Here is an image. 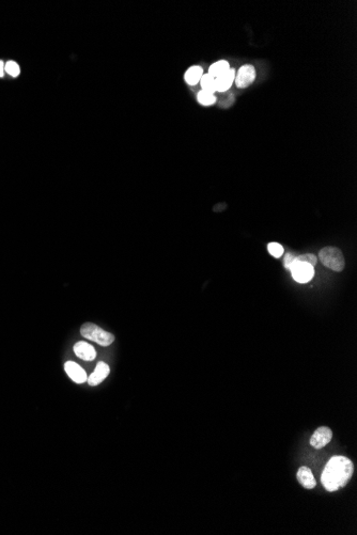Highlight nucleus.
Instances as JSON below:
<instances>
[{
    "label": "nucleus",
    "instance_id": "nucleus-1",
    "mask_svg": "<svg viewBox=\"0 0 357 535\" xmlns=\"http://www.w3.org/2000/svg\"><path fill=\"white\" fill-rule=\"evenodd\" d=\"M354 466L345 456L331 457L323 470L321 482L328 491H336L344 487L351 480Z\"/></svg>",
    "mask_w": 357,
    "mask_h": 535
},
{
    "label": "nucleus",
    "instance_id": "nucleus-2",
    "mask_svg": "<svg viewBox=\"0 0 357 535\" xmlns=\"http://www.w3.org/2000/svg\"><path fill=\"white\" fill-rule=\"evenodd\" d=\"M80 335L102 346L112 345L115 341V336L113 334L107 333L93 323H84L80 328Z\"/></svg>",
    "mask_w": 357,
    "mask_h": 535
},
{
    "label": "nucleus",
    "instance_id": "nucleus-3",
    "mask_svg": "<svg viewBox=\"0 0 357 535\" xmlns=\"http://www.w3.org/2000/svg\"><path fill=\"white\" fill-rule=\"evenodd\" d=\"M319 259L322 264L334 271H342L345 266L342 251L336 247H325L319 251Z\"/></svg>",
    "mask_w": 357,
    "mask_h": 535
},
{
    "label": "nucleus",
    "instance_id": "nucleus-4",
    "mask_svg": "<svg viewBox=\"0 0 357 535\" xmlns=\"http://www.w3.org/2000/svg\"><path fill=\"white\" fill-rule=\"evenodd\" d=\"M292 277L296 282L307 283L314 276V268L310 264L302 262H295V264L290 269Z\"/></svg>",
    "mask_w": 357,
    "mask_h": 535
},
{
    "label": "nucleus",
    "instance_id": "nucleus-5",
    "mask_svg": "<svg viewBox=\"0 0 357 535\" xmlns=\"http://www.w3.org/2000/svg\"><path fill=\"white\" fill-rule=\"evenodd\" d=\"M256 79V70L251 64H245L240 67V70L235 73V84L237 88L244 89L249 87Z\"/></svg>",
    "mask_w": 357,
    "mask_h": 535
},
{
    "label": "nucleus",
    "instance_id": "nucleus-6",
    "mask_svg": "<svg viewBox=\"0 0 357 535\" xmlns=\"http://www.w3.org/2000/svg\"><path fill=\"white\" fill-rule=\"evenodd\" d=\"M333 438V432L329 427L321 426L316 430L310 439V445L314 449H322L330 443Z\"/></svg>",
    "mask_w": 357,
    "mask_h": 535
},
{
    "label": "nucleus",
    "instance_id": "nucleus-7",
    "mask_svg": "<svg viewBox=\"0 0 357 535\" xmlns=\"http://www.w3.org/2000/svg\"><path fill=\"white\" fill-rule=\"evenodd\" d=\"M64 370L66 374L70 376V378L77 384H83L86 383L88 376L87 373L84 371L79 364H77L74 361H67L64 364Z\"/></svg>",
    "mask_w": 357,
    "mask_h": 535
},
{
    "label": "nucleus",
    "instance_id": "nucleus-8",
    "mask_svg": "<svg viewBox=\"0 0 357 535\" xmlns=\"http://www.w3.org/2000/svg\"><path fill=\"white\" fill-rule=\"evenodd\" d=\"M109 372H110V369L108 367V364H106L103 361L99 362L97 364L95 371H93L92 374L87 379L88 384L93 387L100 385L102 381H103L109 375Z\"/></svg>",
    "mask_w": 357,
    "mask_h": 535
},
{
    "label": "nucleus",
    "instance_id": "nucleus-9",
    "mask_svg": "<svg viewBox=\"0 0 357 535\" xmlns=\"http://www.w3.org/2000/svg\"><path fill=\"white\" fill-rule=\"evenodd\" d=\"M74 353L75 355L84 361H92L96 359L97 352L95 347L92 345L86 343V342H77L74 345Z\"/></svg>",
    "mask_w": 357,
    "mask_h": 535
},
{
    "label": "nucleus",
    "instance_id": "nucleus-10",
    "mask_svg": "<svg viewBox=\"0 0 357 535\" xmlns=\"http://www.w3.org/2000/svg\"><path fill=\"white\" fill-rule=\"evenodd\" d=\"M235 78V70L230 69L228 70L223 75H220L219 77L215 78V84H216V91L218 92H227L231 88L232 83Z\"/></svg>",
    "mask_w": 357,
    "mask_h": 535
},
{
    "label": "nucleus",
    "instance_id": "nucleus-11",
    "mask_svg": "<svg viewBox=\"0 0 357 535\" xmlns=\"http://www.w3.org/2000/svg\"><path fill=\"white\" fill-rule=\"evenodd\" d=\"M297 480L307 489H312L317 486V481L314 479L310 468L306 466L301 467L299 471H297Z\"/></svg>",
    "mask_w": 357,
    "mask_h": 535
},
{
    "label": "nucleus",
    "instance_id": "nucleus-12",
    "mask_svg": "<svg viewBox=\"0 0 357 535\" xmlns=\"http://www.w3.org/2000/svg\"><path fill=\"white\" fill-rule=\"evenodd\" d=\"M202 75H203L202 67L198 65H194L186 71L184 78H185V81L189 84H191V86H195V84H197L200 81Z\"/></svg>",
    "mask_w": 357,
    "mask_h": 535
},
{
    "label": "nucleus",
    "instance_id": "nucleus-13",
    "mask_svg": "<svg viewBox=\"0 0 357 535\" xmlns=\"http://www.w3.org/2000/svg\"><path fill=\"white\" fill-rule=\"evenodd\" d=\"M228 70H230V65L225 60H220L212 64L209 69V73L211 76H213L214 78L219 77L220 75L226 73Z\"/></svg>",
    "mask_w": 357,
    "mask_h": 535
},
{
    "label": "nucleus",
    "instance_id": "nucleus-14",
    "mask_svg": "<svg viewBox=\"0 0 357 535\" xmlns=\"http://www.w3.org/2000/svg\"><path fill=\"white\" fill-rule=\"evenodd\" d=\"M197 99L199 103L203 106H211V105H214L216 103V96L214 93H211V92H208V91H205V90H201L198 95H197Z\"/></svg>",
    "mask_w": 357,
    "mask_h": 535
},
{
    "label": "nucleus",
    "instance_id": "nucleus-15",
    "mask_svg": "<svg viewBox=\"0 0 357 535\" xmlns=\"http://www.w3.org/2000/svg\"><path fill=\"white\" fill-rule=\"evenodd\" d=\"M200 84L202 90L214 93L216 91V84H215V78L210 74H203L200 79Z\"/></svg>",
    "mask_w": 357,
    "mask_h": 535
},
{
    "label": "nucleus",
    "instance_id": "nucleus-16",
    "mask_svg": "<svg viewBox=\"0 0 357 535\" xmlns=\"http://www.w3.org/2000/svg\"><path fill=\"white\" fill-rule=\"evenodd\" d=\"M5 72H7L10 76H12V77H18L21 73L20 65L15 61H12V60L8 61L5 64Z\"/></svg>",
    "mask_w": 357,
    "mask_h": 535
},
{
    "label": "nucleus",
    "instance_id": "nucleus-17",
    "mask_svg": "<svg viewBox=\"0 0 357 535\" xmlns=\"http://www.w3.org/2000/svg\"><path fill=\"white\" fill-rule=\"evenodd\" d=\"M267 250L271 256L274 258H280L284 254V247L278 243H270L267 246Z\"/></svg>",
    "mask_w": 357,
    "mask_h": 535
},
{
    "label": "nucleus",
    "instance_id": "nucleus-18",
    "mask_svg": "<svg viewBox=\"0 0 357 535\" xmlns=\"http://www.w3.org/2000/svg\"><path fill=\"white\" fill-rule=\"evenodd\" d=\"M296 261L302 262V263H307V264H310L313 267L316 266L318 263L317 256H314V254L312 253H305V254H302V256L296 257Z\"/></svg>",
    "mask_w": 357,
    "mask_h": 535
},
{
    "label": "nucleus",
    "instance_id": "nucleus-19",
    "mask_svg": "<svg viewBox=\"0 0 357 535\" xmlns=\"http://www.w3.org/2000/svg\"><path fill=\"white\" fill-rule=\"evenodd\" d=\"M295 262H296V257L294 256L293 253H291V252H290V253H287L286 256H285V258H284V264H285V267H286L287 269H289V270H290V269L292 268V266L295 264Z\"/></svg>",
    "mask_w": 357,
    "mask_h": 535
},
{
    "label": "nucleus",
    "instance_id": "nucleus-20",
    "mask_svg": "<svg viewBox=\"0 0 357 535\" xmlns=\"http://www.w3.org/2000/svg\"><path fill=\"white\" fill-rule=\"evenodd\" d=\"M5 75V63L0 60V77H4Z\"/></svg>",
    "mask_w": 357,
    "mask_h": 535
}]
</instances>
